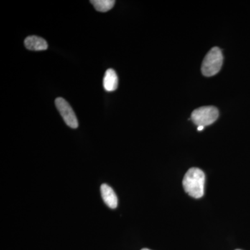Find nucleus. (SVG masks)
Segmentation results:
<instances>
[{
  "label": "nucleus",
  "instance_id": "nucleus-1",
  "mask_svg": "<svg viewBox=\"0 0 250 250\" xmlns=\"http://www.w3.org/2000/svg\"><path fill=\"white\" fill-rule=\"evenodd\" d=\"M205 174L197 167L188 170L183 179L184 190L190 197L201 198L205 194Z\"/></svg>",
  "mask_w": 250,
  "mask_h": 250
},
{
  "label": "nucleus",
  "instance_id": "nucleus-2",
  "mask_svg": "<svg viewBox=\"0 0 250 250\" xmlns=\"http://www.w3.org/2000/svg\"><path fill=\"white\" fill-rule=\"evenodd\" d=\"M223 62L222 51L218 47H213L204 59L202 72L206 77H212L218 74Z\"/></svg>",
  "mask_w": 250,
  "mask_h": 250
},
{
  "label": "nucleus",
  "instance_id": "nucleus-3",
  "mask_svg": "<svg viewBox=\"0 0 250 250\" xmlns=\"http://www.w3.org/2000/svg\"><path fill=\"white\" fill-rule=\"evenodd\" d=\"M219 116L218 108L214 106H202L192 111V121L198 126H208L214 123Z\"/></svg>",
  "mask_w": 250,
  "mask_h": 250
},
{
  "label": "nucleus",
  "instance_id": "nucleus-4",
  "mask_svg": "<svg viewBox=\"0 0 250 250\" xmlns=\"http://www.w3.org/2000/svg\"><path fill=\"white\" fill-rule=\"evenodd\" d=\"M55 104L67 126L72 129H77L79 123L76 115L66 100L62 98H57L55 100Z\"/></svg>",
  "mask_w": 250,
  "mask_h": 250
},
{
  "label": "nucleus",
  "instance_id": "nucleus-5",
  "mask_svg": "<svg viewBox=\"0 0 250 250\" xmlns=\"http://www.w3.org/2000/svg\"><path fill=\"white\" fill-rule=\"evenodd\" d=\"M101 194L104 202L112 209L118 207V197L114 190L107 184H104L101 186Z\"/></svg>",
  "mask_w": 250,
  "mask_h": 250
},
{
  "label": "nucleus",
  "instance_id": "nucleus-6",
  "mask_svg": "<svg viewBox=\"0 0 250 250\" xmlns=\"http://www.w3.org/2000/svg\"><path fill=\"white\" fill-rule=\"evenodd\" d=\"M24 45L31 51H43L48 48L47 41L36 36H28L24 40Z\"/></svg>",
  "mask_w": 250,
  "mask_h": 250
},
{
  "label": "nucleus",
  "instance_id": "nucleus-7",
  "mask_svg": "<svg viewBox=\"0 0 250 250\" xmlns=\"http://www.w3.org/2000/svg\"><path fill=\"white\" fill-rule=\"evenodd\" d=\"M103 86L107 92L115 91L118 86V77L113 69H108L105 72L103 80Z\"/></svg>",
  "mask_w": 250,
  "mask_h": 250
},
{
  "label": "nucleus",
  "instance_id": "nucleus-8",
  "mask_svg": "<svg viewBox=\"0 0 250 250\" xmlns=\"http://www.w3.org/2000/svg\"><path fill=\"white\" fill-rule=\"evenodd\" d=\"M90 3L93 5L96 11L100 12H107L114 6L116 1L113 0H92Z\"/></svg>",
  "mask_w": 250,
  "mask_h": 250
},
{
  "label": "nucleus",
  "instance_id": "nucleus-9",
  "mask_svg": "<svg viewBox=\"0 0 250 250\" xmlns=\"http://www.w3.org/2000/svg\"><path fill=\"white\" fill-rule=\"evenodd\" d=\"M205 129V126H197V131H201L202 130Z\"/></svg>",
  "mask_w": 250,
  "mask_h": 250
},
{
  "label": "nucleus",
  "instance_id": "nucleus-10",
  "mask_svg": "<svg viewBox=\"0 0 250 250\" xmlns=\"http://www.w3.org/2000/svg\"><path fill=\"white\" fill-rule=\"evenodd\" d=\"M149 250V249H143V250Z\"/></svg>",
  "mask_w": 250,
  "mask_h": 250
},
{
  "label": "nucleus",
  "instance_id": "nucleus-11",
  "mask_svg": "<svg viewBox=\"0 0 250 250\" xmlns=\"http://www.w3.org/2000/svg\"></svg>",
  "mask_w": 250,
  "mask_h": 250
}]
</instances>
